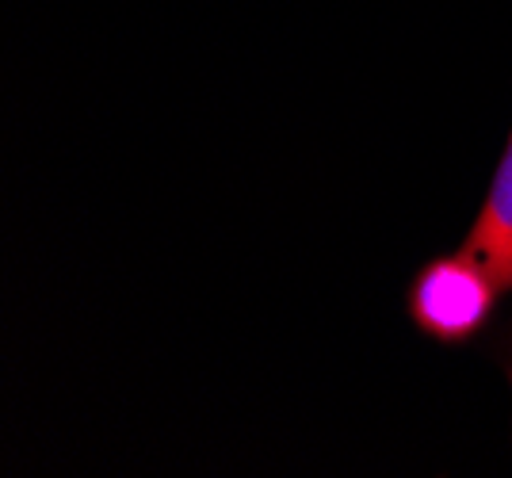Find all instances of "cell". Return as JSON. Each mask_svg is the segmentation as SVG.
Returning a JSON list of instances; mask_svg holds the SVG:
<instances>
[{
    "label": "cell",
    "instance_id": "obj_1",
    "mask_svg": "<svg viewBox=\"0 0 512 478\" xmlns=\"http://www.w3.org/2000/svg\"><path fill=\"white\" fill-rule=\"evenodd\" d=\"M497 291L501 283L486 261L463 249L421 268L409 291V314L436 341H467L486 326Z\"/></svg>",
    "mask_w": 512,
    "mask_h": 478
},
{
    "label": "cell",
    "instance_id": "obj_2",
    "mask_svg": "<svg viewBox=\"0 0 512 478\" xmlns=\"http://www.w3.org/2000/svg\"><path fill=\"white\" fill-rule=\"evenodd\" d=\"M467 249L486 261V268L501 287H512V134L501 161H497L490 196H486V207L478 211Z\"/></svg>",
    "mask_w": 512,
    "mask_h": 478
}]
</instances>
